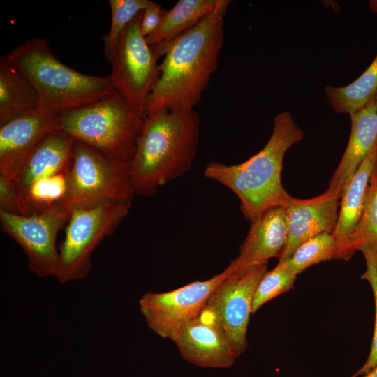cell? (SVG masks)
Masks as SVG:
<instances>
[{
  "label": "cell",
  "instance_id": "obj_31",
  "mask_svg": "<svg viewBox=\"0 0 377 377\" xmlns=\"http://www.w3.org/2000/svg\"><path fill=\"white\" fill-rule=\"evenodd\" d=\"M369 6L371 11L377 13V0L369 1Z\"/></svg>",
  "mask_w": 377,
  "mask_h": 377
},
{
  "label": "cell",
  "instance_id": "obj_18",
  "mask_svg": "<svg viewBox=\"0 0 377 377\" xmlns=\"http://www.w3.org/2000/svg\"><path fill=\"white\" fill-rule=\"evenodd\" d=\"M376 160L377 142L357 170L341 195L338 221L332 233L337 242L336 259L343 260L348 240L360 221Z\"/></svg>",
  "mask_w": 377,
  "mask_h": 377
},
{
  "label": "cell",
  "instance_id": "obj_28",
  "mask_svg": "<svg viewBox=\"0 0 377 377\" xmlns=\"http://www.w3.org/2000/svg\"><path fill=\"white\" fill-rule=\"evenodd\" d=\"M361 251L364 254L367 266L361 278L369 282L374 293L376 312L374 330L377 331V250L363 248Z\"/></svg>",
  "mask_w": 377,
  "mask_h": 377
},
{
  "label": "cell",
  "instance_id": "obj_25",
  "mask_svg": "<svg viewBox=\"0 0 377 377\" xmlns=\"http://www.w3.org/2000/svg\"><path fill=\"white\" fill-rule=\"evenodd\" d=\"M337 242L332 233H322L301 244L286 260L289 268L296 274L311 265L336 259Z\"/></svg>",
  "mask_w": 377,
  "mask_h": 377
},
{
  "label": "cell",
  "instance_id": "obj_2",
  "mask_svg": "<svg viewBox=\"0 0 377 377\" xmlns=\"http://www.w3.org/2000/svg\"><path fill=\"white\" fill-rule=\"evenodd\" d=\"M200 124L194 110H162L146 116L135 154L128 161L135 195L151 196L188 172L198 149Z\"/></svg>",
  "mask_w": 377,
  "mask_h": 377
},
{
  "label": "cell",
  "instance_id": "obj_6",
  "mask_svg": "<svg viewBox=\"0 0 377 377\" xmlns=\"http://www.w3.org/2000/svg\"><path fill=\"white\" fill-rule=\"evenodd\" d=\"M131 202L105 201L73 207L59 250L61 283L85 278L91 268V256L106 237L112 235L128 214Z\"/></svg>",
  "mask_w": 377,
  "mask_h": 377
},
{
  "label": "cell",
  "instance_id": "obj_30",
  "mask_svg": "<svg viewBox=\"0 0 377 377\" xmlns=\"http://www.w3.org/2000/svg\"><path fill=\"white\" fill-rule=\"evenodd\" d=\"M376 367H377V331L374 330L369 356L364 365L352 377L362 376Z\"/></svg>",
  "mask_w": 377,
  "mask_h": 377
},
{
  "label": "cell",
  "instance_id": "obj_17",
  "mask_svg": "<svg viewBox=\"0 0 377 377\" xmlns=\"http://www.w3.org/2000/svg\"><path fill=\"white\" fill-rule=\"evenodd\" d=\"M350 133L343 155L329 181L342 194L353 176L377 142L376 97L362 109L349 114Z\"/></svg>",
  "mask_w": 377,
  "mask_h": 377
},
{
  "label": "cell",
  "instance_id": "obj_33",
  "mask_svg": "<svg viewBox=\"0 0 377 377\" xmlns=\"http://www.w3.org/2000/svg\"><path fill=\"white\" fill-rule=\"evenodd\" d=\"M374 173L376 174V176L377 177V160H376V164H375V167H374Z\"/></svg>",
  "mask_w": 377,
  "mask_h": 377
},
{
  "label": "cell",
  "instance_id": "obj_1",
  "mask_svg": "<svg viewBox=\"0 0 377 377\" xmlns=\"http://www.w3.org/2000/svg\"><path fill=\"white\" fill-rule=\"evenodd\" d=\"M229 1L172 42L159 64V78L150 93L146 116L165 110H192L217 70L224 40Z\"/></svg>",
  "mask_w": 377,
  "mask_h": 377
},
{
  "label": "cell",
  "instance_id": "obj_29",
  "mask_svg": "<svg viewBox=\"0 0 377 377\" xmlns=\"http://www.w3.org/2000/svg\"><path fill=\"white\" fill-rule=\"evenodd\" d=\"M166 10L163 8L160 4L149 1L148 5L142 11V16L140 22V29L142 34L147 37L152 34L160 24Z\"/></svg>",
  "mask_w": 377,
  "mask_h": 377
},
{
  "label": "cell",
  "instance_id": "obj_4",
  "mask_svg": "<svg viewBox=\"0 0 377 377\" xmlns=\"http://www.w3.org/2000/svg\"><path fill=\"white\" fill-rule=\"evenodd\" d=\"M34 88L40 106L61 113L112 94L110 75L80 73L63 64L42 37L31 38L8 54Z\"/></svg>",
  "mask_w": 377,
  "mask_h": 377
},
{
  "label": "cell",
  "instance_id": "obj_13",
  "mask_svg": "<svg viewBox=\"0 0 377 377\" xmlns=\"http://www.w3.org/2000/svg\"><path fill=\"white\" fill-rule=\"evenodd\" d=\"M58 116L43 107L0 125V175L13 179L49 134L57 130Z\"/></svg>",
  "mask_w": 377,
  "mask_h": 377
},
{
  "label": "cell",
  "instance_id": "obj_12",
  "mask_svg": "<svg viewBox=\"0 0 377 377\" xmlns=\"http://www.w3.org/2000/svg\"><path fill=\"white\" fill-rule=\"evenodd\" d=\"M342 191L328 186L322 194L308 199L290 196L284 207L287 239L279 260L288 259L308 239L322 233H333L337 223Z\"/></svg>",
  "mask_w": 377,
  "mask_h": 377
},
{
  "label": "cell",
  "instance_id": "obj_11",
  "mask_svg": "<svg viewBox=\"0 0 377 377\" xmlns=\"http://www.w3.org/2000/svg\"><path fill=\"white\" fill-rule=\"evenodd\" d=\"M236 269L230 262L219 274L205 281H195L179 288L145 293L139 300L140 311L149 328L170 340L188 322L198 317L214 288Z\"/></svg>",
  "mask_w": 377,
  "mask_h": 377
},
{
  "label": "cell",
  "instance_id": "obj_16",
  "mask_svg": "<svg viewBox=\"0 0 377 377\" xmlns=\"http://www.w3.org/2000/svg\"><path fill=\"white\" fill-rule=\"evenodd\" d=\"M74 145V140L58 130L49 134L37 145L13 179L26 200L27 192L34 182L70 170Z\"/></svg>",
  "mask_w": 377,
  "mask_h": 377
},
{
  "label": "cell",
  "instance_id": "obj_32",
  "mask_svg": "<svg viewBox=\"0 0 377 377\" xmlns=\"http://www.w3.org/2000/svg\"><path fill=\"white\" fill-rule=\"evenodd\" d=\"M362 377H377V367L371 370L367 374L362 376Z\"/></svg>",
  "mask_w": 377,
  "mask_h": 377
},
{
  "label": "cell",
  "instance_id": "obj_27",
  "mask_svg": "<svg viewBox=\"0 0 377 377\" xmlns=\"http://www.w3.org/2000/svg\"><path fill=\"white\" fill-rule=\"evenodd\" d=\"M0 211L15 215L31 214L29 205L20 193L13 179L0 175Z\"/></svg>",
  "mask_w": 377,
  "mask_h": 377
},
{
  "label": "cell",
  "instance_id": "obj_8",
  "mask_svg": "<svg viewBox=\"0 0 377 377\" xmlns=\"http://www.w3.org/2000/svg\"><path fill=\"white\" fill-rule=\"evenodd\" d=\"M142 11L121 34L111 61L110 77L117 91L141 117H146L149 96L161 72L158 57L140 29Z\"/></svg>",
  "mask_w": 377,
  "mask_h": 377
},
{
  "label": "cell",
  "instance_id": "obj_34",
  "mask_svg": "<svg viewBox=\"0 0 377 377\" xmlns=\"http://www.w3.org/2000/svg\"><path fill=\"white\" fill-rule=\"evenodd\" d=\"M376 110H377V94H376Z\"/></svg>",
  "mask_w": 377,
  "mask_h": 377
},
{
  "label": "cell",
  "instance_id": "obj_5",
  "mask_svg": "<svg viewBox=\"0 0 377 377\" xmlns=\"http://www.w3.org/2000/svg\"><path fill=\"white\" fill-rule=\"evenodd\" d=\"M144 123L115 90L91 103L59 113L57 130L108 156L129 161Z\"/></svg>",
  "mask_w": 377,
  "mask_h": 377
},
{
  "label": "cell",
  "instance_id": "obj_19",
  "mask_svg": "<svg viewBox=\"0 0 377 377\" xmlns=\"http://www.w3.org/2000/svg\"><path fill=\"white\" fill-rule=\"evenodd\" d=\"M228 0H179L165 13L157 27L146 37L158 57L169 45L193 28L204 17L228 3Z\"/></svg>",
  "mask_w": 377,
  "mask_h": 377
},
{
  "label": "cell",
  "instance_id": "obj_14",
  "mask_svg": "<svg viewBox=\"0 0 377 377\" xmlns=\"http://www.w3.org/2000/svg\"><path fill=\"white\" fill-rule=\"evenodd\" d=\"M172 341L182 358L207 368H228L237 358L221 327L201 313L183 325Z\"/></svg>",
  "mask_w": 377,
  "mask_h": 377
},
{
  "label": "cell",
  "instance_id": "obj_22",
  "mask_svg": "<svg viewBox=\"0 0 377 377\" xmlns=\"http://www.w3.org/2000/svg\"><path fill=\"white\" fill-rule=\"evenodd\" d=\"M363 248L377 250V177L371 175L364 210L346 244L343 260H348Z\"/></svg>",
  "mask_w": 377,
  "mask_h": 377
},
{
  "label": "cell",
  "instance_id": "obj_20",
  "mask_svg": "<svg viewBox=\"0 0 377 377\" xmlns=\"http://www.w3.org/2000/svg\"><path fill=\"white\" fill-rule=\"evenodd\" d=\"M40 107L37 94L7 55L0 57V125Z\"/></svg>",
  "mask_w": 377,
  "mask_h": 377
},
{
  "label": "cell",
  "instance_id": "obj_26",
  "mask_svg": "<svg viewBox=\"0 0 377 377\" xmlns=\"http://www.w3.org/2000/svg\"><path fill=\"white\" fill-rule=\"evenodd\" d=\"M297 274L288 267L286 260H279L276 266L267 271L255 292L252 313L272 299L293 288Z\"/></svg>",
  "mask_w": 377,
  "mask_h": 377
},
{
  "label": "cell",
  "instance_id": "obj_3",
  "mask_svg": "<svg viewBox=\"0 0 377 377\" xmlns=\"http://www.w3.org/2000/svg\"><path fill=\"white\" fill-rule=\"evenodd\" d=\"M303 138L290 113L281 112L274 119L268 142L259 152L237 165L212 162L204 175L232 191L240 200L242 213L251 222L272 208L286 206L291 195L281 183L284 156Z\"/></svg>",
  "mask_w": 377,
  "mask_h": 377
},
{
  "label": "cell",
  "instance_id": "obj_15",
  "mask_svg": "<svg viewBox=\"0 0 377 377\" xmlns=\"http://www.w3.org/2000/svg\"><path fill=\"white\" fill-rule=\"evenodd\" d=\"M287 233L284 207H276L266 211L251 222L239 253L231 263L236 269H247L267 263L271 258H279L285 246Z\"/></svg>",
  "mask_w": 377,
  "mask_h": 377
},
{
  "label": "cell",
  "instance_id": "obj_7",
  "mask_svg": "<svg viewBox=\"0 0 377 377\" xmlns=\"http://www.w3.org/2000/svg\"><path fill=\"white\" fill-rule=\"evenodd\" d=\"M134 195L128 161L75 141L68 172L67 202L71 208L105 201L131 202Z\"/></svg>",
  "mask_w": 377,
  "mask_h": 377
},
{
  "label": "cell",
  "instance_id": "obj_24",
  "mask_svg": "<svg viewBox=\"0 0 377 377\" xmlns=\"http://www.w3.org/2000/svg\"><path fill=\"white\" fill-rule=\"evenodd\" d=\"M149 0H109L111 10V25L109 32L103 36V53L106 60L111 63L119 40L127 25L143 11Z\"/></svg>",
  "mask_w": 377,
  "mask_h": 377
},
{
  "label": "cell",
  "instance_id": "obj_23",
  "mask_svg": "<svg viewBox=\"0 0 377 377\" xmlns=\"http://www.w3.org/2000/svg\"><path fill=\"white\" fill-rule=\"evenodd\" d=\"M69 170L39 179L29 187L26 199L31 214L61 204H68Z\"/></svg>",
  "mask_w": 377,
  "mask_h": 377
},
{
  "label": "cell",
  "instance_id": "obj_9",
  "mask_svg": "<svg viewBox=\"0 0 377 377\" xmlns=\"http://www.w3.org/2000/svg\"><path fill=\"white\" fill-rule=\"evenodd\" d=\"M267 271V263L236 269L214 288L201 313L221 327L237 357L248 347L246 332L253 297Z\"/></svg>",
  "mask_w": 377,
  "mask_h": 377
},
{
  "label": "cell",
  "instance_id": "obj_10",
  "mask_svg": "<svg viewBox=\"0 0 377 377\" xmlns=\"http://www.w3.org/2000/svg\"><path fill=\"white\" fill-rule=\"evenodd\" d=\"M71 211L67 203L28 216L0 211L2 231L22 248L29 269L40 277L56 278L57 275L59 257L57 235L66 226Z\"/></svg>",
  "mask_w": 377,
  "mask_h": 377
},
{
  "label": "cell",
  "instance_id": "obj_21",
  "mask_svg": "<svg viewBox=\"0 0 377 377\" xmlns=\"http://www.w3.org/2000/svg\"><path fill=\"white\" fill-rule=\"evenodd\" d=\"M325 92L337 113L350 114L364 108L377 94V54L355 80L343 87L327 86Z\"/></svg>",
  "mask_w": 377,
  "mask_h": 377
}]
</instances>
